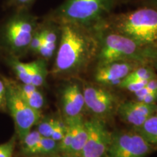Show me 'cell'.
Here are the masks:
<instances>
[{"label": "cell", "instance_id": "cell-18", "mask_svg": "<svg viewBox=\"0 0 157 157\" xmlns=\"http://www.w3.org/2000/svg\"><path fill=\"white\" fill-rule=\"evenodd\" d=\"M42 137V136L39 134L37 130H33L31 131L30 132H29L26 135V136L23 140H21L23 154L25 155L30 156L33 149L38 144V143L41 140Z\"/></svg>", "mask_w": 157, "mask_h": 157}, {"label": "cell", "instance_id": "cell-30", "mask_svg": "<svg viewBox=\"0 0 157 157\" xmlns=\"http://www.w3.org/2000/svg\"><path fill=\"white\" fill-rule=\"evenodd\" d=\"M57 157H78V156H74V155H71V154H61V155H60V156H58Z\"/></svg>", "mask_w": 157, "mask_h": 157}, {"label": "cell", "instance_id": "cell-12", "mask_svg": "<svg viewBox=\"0 0 157 157\" xmlns=\"http://www.w3.org/2000/svg\"><path fill=\"white\" fill-rule=\"evenodd\" d=\"M60 101L64 119L82 115L85 108L83 90L77 82H70L65 86Z\"/></svg>", "mask_w": 157, "mask_h": 157}, {"label": "cell", "instance_id": "cell-22", "mask_svg": "<svg viewBox=\"0 0 157 157\" xmlns=\"http://www.w3.org/2000/svg\"><path fill=\"white\" fill-rule=\"evenodd\" d=\"M148 81L149 80H129V81L124 80L121 82L119 87L131 92V93H135L143 89Z\"/></svg>", "mask_w": 157, "mask_h": 157}, {"label": "cell", "instance_id": "cell-10", "mask_svg": "<svg viewBox=\"0 0 157 157\" xmlns=\"http://www.w3.org/2000/svg\"><path fill=\"white\" fill-rule=\"evenodd\" d=\"M35 20L30 15L15 17L7 28V39L15 50H21L29 48L35 32Z\"/></svg>", "mask_w": 157, "mask_h": 157}, {"label": "cell", "instance_id": "cell-1", "mask_svg": "<svg viewBox=\"0 0 157 157\" xmlns=\"http://www.w3.org/2000/svg\"><path fill=\"white\" fill-rule=\"evenodd\" d=\"M101 25L87 27L73 23L60 24V43L52 73L77 75L87 69L97 59Z\"/></svg>", "mask_w": 157, "mask_h": 157}, {"label": "cell", "instance_id": "cell-25", "mask_svg": "<svg viewBox=\"0 0 157 157\" xmlns=\"http://www.w3.org/2000/svg\"><path fill=\"white\" fill-rule=\"evenodd\" d=\"M42 44V36L40 31H35L31 39L30 44H29V50L34 52H38L39 49L40 48L41 45Z\"/></svg>", "mask_w": 157, "mask_h": 157}, {"label": "cell", "instance_id": "cell-13", "mask_svg": "<svg viewBox=\"0 0 157 157\" xmlns=\"http://www.w3.org/2000/svg\"><path fill=\"white\" fill-rule=\"evenodd\" d=\"M64 121L71 128L72 137H73L71 146L68 154L77 156L83 149L87 137V129L82 115L71 119H64Z\"/></svg>", "mask_w": 157, "mask_h": 157}, {"label": "cell", "instance_id": "cell-19", "mask_svg": "<svg viewBox=\"0 0 157 157\" xmlns=\"http://www.w3.org/2000/svg\"><path fill=\"white\" fill-rule=\"evenodd\" d=\"M13 69L17 77L23 84H31L30 71L29 63H23L15 60L13 63Z\"/></svg>", "mask_w": 157, "mask_h": 157}, {"label": "cell", "instance_id": "cell-2", "mask_svg": "<svg viewBox=\"0 0 157 157\" xmlns=\"http://www.w3.org/2000/svg\"><path fill=\"white\" fill-rule=\"evenodd\" d=\"M104 25L146 48L157 46V10L142 5L138 8L109 15Z\"/></svg>", "mask_w": 157, "mask_h": 157}, {"label": "cell", "instance_id": "cell-17", "mask_svg": "<svg viewBox=\"0 0 157 157\" xmlns=\"http://www.w3.org/2000/svg\"><path fill=\"white\" fill-rule=\"evenodd\" d=\"M58 152V142L50 137H42L31 151L30 156H46Z\"/></svg>", "mask_w": 157, "mask_h": 157}, {"label": "cell", "instance_id": "cell-21", "mask_svg": "<svg viewBox=\"0 0 157 157\" xmlns=\"http://www.w3.org/2000/svg\"><path fill=\"white\" fill-rule=\"evenodd\" d=\"M58 119L55 118H46L39 124L36 130L44 137H51Z\"/></svg>", "mask_w": 157, "mask_h": 157}, {"label": "cell", "instance_id": "cell-6", "mask_svg": "<svg viewBox=\"0 0 157 157\" xmlns=\"http://www.w3.org/2000/svg\"><path fill=\"white\" fill-rule=\"evenodd\" d=\"M6 101L14 120L17 137L21 140H23L40 120V111L30 106L20 95L16 87H7Z\"/></svg>", "mask_w": 157, "mask_h": 157}, {"label": "cell", "instance_id": "cell-3", "mask_svg": "<svg viewBox=\"0 0 157 157\" xmlns=\"http://www.w3.org/2000/svg\"><path fill=\"white\" fill-rule=\"evenodd\" d=\"M156 53L157 46H140L128 37L108 29L103 23L101 26L97 65L114 61H134L151 65Z\"/></svg>", "mask_w": 157, "mask_h": 157}, {"label": "cell", "instance_id": "cell-29", "mask_svg": "<svg viewBox=\"0 0 157 157\" xmlns=\"http://www.w3.org/2000/svg\"><path fill=\"white\" fill-rule=\"evenodd\" d=\"M151 66L155 68V70L157 71V53H156V57H155V58L154 59V60H153L151 63Z\"/></svg>", "mask_w": 157, "mask_h": 157}, {"label": "cell", "instance_id": "cell-20", "mask_svg": "<svg viewBox=\"0 0 157 157\" xmlns=\"http://www.w3.org/2000/svg\"><path fill=\"white\" fill-rule=\"evenodd\" d=\"M42 36V44L51 50L56 51L58 42V34L52 28H46L41 31Z\"/></svg>", "mask_w": 157, "mask_h": 157}, {"label": "cell", "instance_id": "cell-5", "mask_svg": "<svg viewBox=\"0 0 157 157\" xmlns=\"http://www.w3.org/2000/svg\"><path fill=\"white\" fill-rule=\"evenodd\" d=\"M156 150L135 129L112 133L105 157H147Z\"/></svg>", "mask_w": 157, "mask_h": 157}, {"label": "cell", "instance_id": "cell-15", "mask_svg": "<svg viewBox=\"0 0 157 157\" xmlns=\"http://www.w3.org/2000/svg\"><path fill=\"white\" fill-rule=\"evenodd\" d=\"M133 129L142 135L147 142L157 149V115L151 116L142 126L135 127Z\"/></svg>", "mask_w": 157, "mask_h": 157}, {"label": "cell", "instance_id": "cell-11", "mask_svg": "<svg viewBox=\"0 0 157 157\" xmlns=\"http://www.w3.org/2000/svg\"><path fill=\"white\" fill-rule=\"evenodd\" d=\"M156 104H149L138 101L124 102L118 105L117 111L119 117L133 128L139 127L156 113Z\"/></svg>", "mask_w": 157, "mask_h": 157}, {"label": "cell", "instance_id": "cell-28", "mask_svg": "<svg viewBox=\"0 0 157 157\" xmlns=\"http://www.w3.org/2000/svg\"><path fill=\"white\" fill-rule=\"evenodd\" d=\"M141 5L149 6L157 10V0H141Z\"/></svg>", "mask_w": 157, "mask_h": 157}, {"label": "cell", "instance_id": "cell-8", "mask_svg": "<svg viewBox=\"0 0 157 157\" xmlns=\"http://www.w3.org/2000/svg\"><path fill=\"white\" fill-rule=\"evenodd\" d=\"M82 90L85 108L95 117L103 119L112 115L117 109V101L114 95L102 86L87 84Z\"/></svg>", "mask_w": 157, "mask_h": 157}, {"label": "cell", "instance_id": "cell-14", "mask_svg": "<svg viewBox=\"0 0 157 157\" xmlns=\"http://www.w3.org/2000/svg\"><path fill=\"white\" fill-rule=\"evenodd\" d=\"M17 91L24 101L33 109L40 111L44 106V98L42 93L31 84H21L16 86Z\"/></svg>", "mask_w": 157, "mask_h": 157}, {"label": "cell", "instance_id": "cell-4", "mask_svg": "<svg viewBox=\"0 0 157 157\" xmlns=\"http://www.w3.org/2000/svg\"><path fill=\"white\" fill-rule=\"evenodd\" d=\"M117 0H65L52 13L51 19L58 24L73 23L98 27L112 13Z\"/></svg>", "mask_w": 157, "mask_h": 157}, {"label": "cell", "instance_id": "cell-26", "mask_svg": "<svg viewBox=\"0 0 157 157\" xmlns=\"http://www.w3.org/2000/svg\"><path fill=\"white\" fill-rule=\"evenodd\" d=\"M34 1V0H13V3L17 7L21 9H24L25 7H29Z\"/></svg>", "mask_w": 157, "mask_h": 157}, {"label": "cell", "instance_id": "cell-31", "mask_svg": "<svg viewBox=\"0 0 157 157\" xmlns=\"http://www.w3.org/2000/svg\"><path fill=\"white\" fill-rule=\"evenodd\" d=\"M155 114L157 115V103H156V113H155Z\"/></svg>", "mask_w": 157, "mask_h": 157}, {"label": "cell", "instance_id": "cell-7", "mask_svg": "<svg viewBox=\"0 0 157 157\" xmlns=\"http://www.w3.org/2000/svg\"><path fill=\"white\" fill-rule=\"evenodd\" d=\"M87 129V140L78 157H105L109 148L112 133L108 129L102 119L94 117L84 121Z\"/></svg>", "mask_w": 157, "mask_h": 157}, {"label": "cell", "instance_id": "cell-24", "mask_svg": "<svg viewBox=\"0 0 157 157\" xmlns=\"http://www.w3.org/2000/svg\"><path fill=\"white\" fill-rule=\"evenodd\" d=\"M15 146V137L8 142L0 145V157H13Z\"/></svg>", "mask_w": 157, "mask_h": 157}, {"label": "cell", "instance_id": "cell-23", "mask_svg": "<svg viewBox=\"0 0 157 157\" xmlns=\"http://www.w3.org/2000/svg\"><path fill=\"white\" fill-rule=\"evenodd\" d=\"M66 128H67V126H66L65 121L58 119V123H57L56 126L55 127L53 132L51 135L50 138L57 141V142H60L63 139V137H64L65 134H66Z\"/></svg>", "mask_w": 157, "mask_h": 157}, {"label": "cell", "instance_id": "cell-27", "mask_svg": "<svg viewBox=\"0 0 157 157\" xmlns=\"http://www.w3.org/2000/svg\"><path fill=\"white\" fill-rule=\"evenodd\" d=\"M6 98V87L2 82L0 80V105H2Z\"/></svg>", "mask_w": 157, "mask_h": 157}, {"label": "cell", "instance_id": "cell-16", "mask_svg": "<svg viewBox=\"0 0 157 157\" xmlns=\"http://www.w3.org/2000/svg\"><path fill=\"white\" fill-rule=\"evenodd\" d=\"M30 71L31 84L35 87H42L45 83L48 69L47 64L44 59H38L34 61L29 63Z\"/></svg>", "mask_w": 157, "mask_h": 157}, {"label": "cell", "instance_id": "cell-9", "mask_svg": "<svg viewBox=\"0 0 157 157\" xmlns=\"http://www.w3.org/2000/svg\"><path fill=\"white\" fill-rule=\"evenodd\" d=\"M140 63L134 61H114L97 65L95 72V81L102 86H119Z\"/></svg>", "mask_w": 157, "mask_h": 157}]
</instances>
